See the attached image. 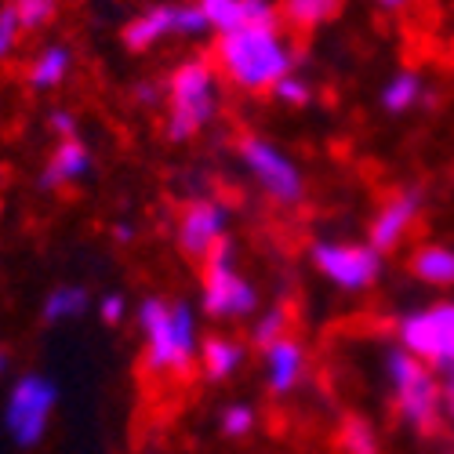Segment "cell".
<instances>
[{
	"instance_id": "1",
	"label": "cell",
	"mask_w": 454,
	"mask_h": 454,
	"mask_svg": "<svg viewBox=\"0 0 454 454\" xmlns=\"http://www.w3.org/2000/svg\"><path fill=\"white\" fill-rule=\"evenodd\" d=\"M215 66L233 88L273 95L287 73H294L298 55L280 26H244L218 36Z\"/></svg>"
},
{
	"instance_id": "2",
	"label": "cell",
	"mask_w": 454,
	"mask_h": 454,
	"mask_svg": "<svg viewBox=\"0 0 454 454\" xmlns=\"http://www.w3.org/2000/svg\"><path fill=\"white\" fill-rule=\"evenodd\" d=\"M382 371H386V386L393 396L396 422L403 429H411L419 440H433L450 426L440 371H433L426 360L407 353L403 346L386 349Z\"/></svg>"
},
{
	"instance_id": "3",
	"label": "cell",
	"mask_w": 454,
	"mask_h": 454,
	"mask_svg": "<svg viewBox=\"0 0 454 454\" xmlns=\"http://www.w3.org/2000/svg\"><path fill=\"white\" fill-rule=\"evenodd\" d=\"M138 331H142V367L149 374H175L185 378L200 360V334L197 313L185 298H157L149 294L138 306Z\"/></svg>"
},
{
	"instance_id": "4",
	"label": "cell",
	"mask_w": 454,
	"mask_h": 454,
	"mask_svg": "<svg viewBox=\"0 0 454 454\" xmlns=\"http://www.w3.org/2000/svg\"><path fill=\"white\" fill-rule=\"evenodd\" d=\"M215 66L207 59H189L168 77V138L189 142L211 117H215Z\"/></svg>"
},
{
	"instance_id": "5",
	"label": "cell",
	"mask_w": 454,
	"mask_h": 454,
	"mask_svg": "<svg viewBox=\"0 0 454 454\" xmlns=\"http://www.w3.org/2000/svg\"><path fill=\"white\" fill-rule=\"evenodd\" d=\"M59 386L41 371H26L4 400V429L19 450H36L48 436L51 414L59 407Z\"/></svg>"
},
{
	"instance_id": "6",
	"label": "cell",
	"mask_w": 454,
	"mask_h": 454,
	"mask_svg": "<svg viewBox=\"0 0 454 454\" xmlns=\"http://www.w3.org/2000/svg\"><path fill=\"white\" fill-rule=\"evenodd\" d=\"M396 346L426 360L433 371H454V298L429 301L396 320Z\"/></svg>"
},
{
	"instance_id": "7",
	"label": "cell",
	"mask_w": 454,
	"mask_h": 454,
	"mask_svg": "<svg viewBox=\"0 0 454 454\" xmlns=\"http://www.w3.org/2000/svg\"><path fill=\"white\" fill-rule=\"evenodd\" d=\"M258 309V291L237 273V244L222 237L204 262V313L215 320H244Z\"/></svg>"
},
{
	"instance_id": "8",
	"label": "cell",
	"mask_w": 454,
	"mask_h": 454,
	"mask_svg": "<svg viewBox=\"0 0 454 454\" xmlns=\"http://www.w3.org/2000/svg\"><path fill=\"white\" fill-rule=\"evenodd\" d=\"M313 270L342 294H364L382 277V251L353 240H320L309 251Z\"/></svg>"
},
{
	"instance_id": "9",
	"label": "cell",
	"mask_w": 454,
	"mask_h": 454,
	"mask_svg": "<svg viewBox=\"0 0 454 454\" xmlns=\"http://www.w3.org/2000/svg\"><path fill=\"white\" fill-rule=\"evenodd\" d=\"M240 160H244L251 178L262 185V193H266L273 204L294 207L301 197H306V182H301L298 164L287 153H280L270 138L244 135L240 138Z\"/></svg>"
},
{
	"instance_id": "10",
	"label": "cell",
	"mask_w": 454,
	"mask_h": 454,
	"mask_svg": "<svg viewBox=\"0 0 454 454\" xmlns=\"http://www.w3.org/2000/svg\"><path fill=\"white\" fill-rule=\"evenodd\" d=\"M225 225H230V211L218 200H189L178 215V247L185 258L193 262H207V254L215 251V244L225 237Z\"/></svg>"
},
{
	"instance_id": "11",
	"label": "cell",
	"mask_w": 454,
	"mask_h": 454,
	"mask_svg": "<svg viewBox=\"0 0 454 454\" xmlns=\"http://www.w3.org/2000/svg\"><path fill=\"white\" fill-rule=\"evenodd\" d=\"M422 193L419 189H400V193H393L382 207L374 211L371 218V230H367V244L378 247V251H393L407 240V233L419 225V215H422Z\"/></svg>"
},
{
	"instance_id": "12",
	"label": "cell",
	"mask_w": 454,
	"mask_h": 454,
	"mask_svg": "<svg viewBox=\"0 0 454 454\" xmlns=\"http://www.w3.org/2000/svg\"><path fill=\"white\" fill-rule=\"evenodd\" d=\"M262 364H266L270 396H291L301 386V378H306V346L294 334H287L280 342L262 349Z\"/></svg>"
},
{
	"instance_id": "13",
	"label": "cell",
	"mask_w": 454,
	"mask_h": 454,
	"mask_svg": "<svg viewBox=\"0 0 454 454\" xmlns=\"http://www.w3.org/2000/svg\"><path fill=\"white\" fill-rule=\"evenodd\" d=\"M91 171V153L81 138H59L55 153L48 157L44 171H41V189H62L69 182H77Z\"/></svg>"
},
{
	"instance_id": "14",
	"label": "cell",
	"mask_w": 454,
	"mask_h": 454,
	"mask_svg": "<svg viewBox=\"0 0 454 454\" xmlns=\"http://www.w3.org/2000/svg\"><path fill=\"white\" fill-rule=\"evenodd\" d=\"M171 33H175V8L171 4H157V8H145L142 15H135L124 26V44L131 51H149Z\"/></svg>"
},
{
	"instance_id": "15",
	"label": "cell",
	"mask_w": 454,
	"mask_h": 454,
	"mask_svg": "<svg viewBox=\"0 0 454 454\" xmlns=\"http://www.w3.org/2000/svg\"><path fill=\"white\" fill-rule=\"evenodd\" d=\"M411 273H414V280H422L426 287H436V291L454 287V247L422 244L411 254Z\"/></svg>"
},
{
	"instance_id": "16",
	"label": "cell",
	"mask_w": 454,
	"mask_h": 454,
	"mask_svg": "<svg viewBox=\"0 0 454 454\" xmlns=\"http://www.w3.org/2000/svg\"><path fill=\"white\" fill-rule=\"evenodd\" d=\"M247 349L237 342V338H222V334H211L200 342V367L211 382H225V378H233L244 364Z\"/></svg>"
},
{
	"instance_id": "17",
	"label": "cell",
	"mask_w": 454,
	"mask_h": 454,
	"mask_svg": "<svg viewBox=\"0 0 454 454\" xmlns=\"http://www.w3.org/2000/svg\"><path fill=\"white\" fill-rule=\"evenodd\" d=\"M338 12H342V0H280L284 26H291V33H301V36L327 26Z\"/></svg>"
},
{
	"instance_id": "18",
	"label": "cell",
	"mask_w": 454,
	"mask_h": 454,
	"mask_svg": "<svg viewBox=\"0 0 454 454\" xmlns=\"http://www.w3.org/2000/svg\"><path fill=\"white\" fill-rule=\"evenodd\" d=\"M426 98V81L419 69H400L393 73V77L386 81L382 88V109L393 113V117H400V113H411L414 106H422Z\"/></svg>"
},
{
	"instance_id": "19",
	"label": "cell",
	"mask_w": 454,
	"mask_h": 454,
	"mask_svg": "<svg viewBox=\"0 0 454 454\" xmlns=\"http://www.w3.org/2000/svg\"><path fill=\"white\" fill-rule=\"evenodd\" d=\"M69 66H73V51L62 48V44H51V48H44L41 55L33 59V66L26 73V84L33 91H51L69 77Z\"/></svg>"
},
{
	"instance_id": "20",
	"label": "cell",
	"mask_w": 454,
	"mask_h": 454,
	"mask_svg": "<svg viewBox=\"0 0 454 454\" xmlns=\"http://www.w3.org/2000/svg\"><path fill=\"white\" fill-rule=\"evenodd\" d=\"M91 306V294L88 287H77V284H62L55 291H48L44 306H41V320L44 324H66V320H77L84 317Z\"/></svg>"
},
{
	"instance_id": "21",
	"label": "cell",
	"mask_w": 454,
	"mask_h": 454,
	"mask_svg": "<svg viewBox=\"0 0 454 454\" xmlns=\"http://www.w3.org/2000/svg\"><path fill=\"white\" fill-rule=\"evenodd\" d=\"M338 454H382V436H378L374 422L364 419V414H346L338 422Z\"/></svg>"
},
{
	"instance_id": "22",
	"label": "cell",
	"mask_w": 454,
	"mask_h": 454,
	"mask_svg": "<svg viewBox=\"0 0 454 454\" xmlns=\"http://www.w3.org/2000/svg\"><path fill=\"white\" fill-rule=\"evenodd\" d=\"M287 334H291V309L284 306V301H277V306L262 313V320L251 327V346L262 353L266 346L280 342V338H287Z\"/></svg>"
},
{
	"instance_id": "23",
	"label": "cell",
	"mask_w": 454,
	"mask_h": 454,
	"mask_svg": "<svg viewBox=\"0 0 454 454\" xmlns=\"http://www.w3.org/2000/svg\"><path fill=\"white\" fill-rule=\"evenodd\" d=\"M254 426H258V414H254V407L244 403V400L225 403L222 414H218V433H222L225 440H247V436L254 433Z\"/></svg>"
},
{
	"instance_id": "24",
	"label": "cell",
	"mask_w": 454,
	"mask_h": 454,
	"mask_svg": "<svg viewBox=\"0 0 454 454\" xmlns=\"http://www.w3.org/2000/svg\"><path fill=\"white\" fill-rule=\"evenodd\" d=\"M211 22V33H233L244 26V0H197Z\"/></svg>"
},
{
	"instance_id": "25",
	"label": "cell",
	"mask_w": 454,
	"mask_h": 454,
	"mask_svg": "<svg viewBox=\"0 0 454 454\" xmlns=\"http://www.w3.org/2000/svg\"><path fill=\"white\" fill-rule=\"evenodd\" d=\"M12 4H15L19 22H22L26 33L44 29L55 19V12H59V0H12Z\"/></svg>"
},
{
	"instance_id": "26",
	"label": "cell",
	"mask_w": 454,
	"mask_h": 454,
	"mask_svg": "<svg viewBox=\"0 0 454 454\" xmlns=\"http://www.w3.org/2000/svg\"><path fill=\"white\" fill-rule=\"evenodd\" d=\"M175 33L178 36H204V33H211V22L200 12L197 0H193V4H175Z\"/></svg>"
},
{
	"instance_id": "27",
	"label": "cell",
	"mask_w": 454,
	"mask_h": 454,
	"mask_svg": "<svg viewBox=\"0 0 454 454\" xmlns=\"http://www.w3.org/2000/svg\"><path fill=\"white\" fill-rule=\"evenodd\" d=\"M22 33H26V29H22V22H19L15 4H4V8H0V62H4V59L15 51V44H19Z\"/></svg>"
},
{
	"instance_id": "28",
	"label": "cell",
	"mask_w": 454,
	"mask_h": 454,
	"mask_svg": "<svg viewBox=\"0 0 454 454\" xmlns=\"http://www.w3.org/2000/svg\"><path fill=\"white\" fill-rule=\"evenodd\" d=\"M273 95L284 102V106H306L313 98V88L306 77H298V73H287V77L273 88Z\"/></svg>"
},
{
	"instance_id": "29",
	"label": "cell",
	"mask_w": 454,
	"mask_h": 454,
	"mask_svg": "<svg viewBox=\"0 0 454 454\" xmlns=\"http://www.w3.org/2000/svg\"><path fill=\"white\" fill-rule=\"evenodd\" d=\"M124 313H128V306H124L121 294H106V298L98 301V320H102L106 327H117V324L124 320Z\"/></svg>"
},
{
	"instance_id": "30",
	"label": "cell",
	"mask_w": 454,
	"mask_h": 454,
	"mask_svg": "<svg viewBox=\"0 0 454 454\" xmlns=\"http://www.w3.org/2000/svg\"><path fill=\"white\" fill-rule=\"evenodd\" d=\"M51 131L59 138H77V121H73L69 109H51Z\"/></svg>"
},
{
	"instance_id": "31",
	"label": "cell",
	"mask_w": 454,
	"mask_h": 454,
	"mask_svg": "<svg viewBox=\"0 0 454 454\" xmlns=\"http://www.w3.org/2000/svg\"><path fill=\"white\" fill-rule=\"evenodd\" d=\"M138 102H149V106H157V102H160V88H157L153 81L138 84Z\"/></svg>"
},
{
	"instance_id": "32",
	"label": "cell",
	"mask_w": 454,
	"mask_h": 454,
	"mask_svg": "<svg viewBox=\"0 0 454 454\" xmlns=\"http://www.w3.org/2000/svg\"><path fill=\"white\" fill-rule=\"evenodd\" d=\"M447 382H443V393H447V419H450V426H454V371L450 374H443Z\"/></svg>"
},
{
	"instance_id": "33",
	"label": "cell",
	"mask_w": 454,
	"mask_h": 454,
	"mask_svg": "<svg viewBox=\"0 0 454 454\" xmlns=\"http://www.w3.org/2000/svg\"><path fill=\"white\" fill-rule=\"evenodd\" d=\"M378 8H382L386 15H396V12H407L411 0H378Z\"/></svg>"
},
{
	"instance_id": "34",
	"label": "cell",
	"mask_w": 454,
	"mask_h": 454,
	"mask_svg": "<svg viewBox=\"0 0 454 454\" xmlns=\"http://www.w3.org/2000/svg\"><path fill=\"white\" fill-rule=\"evenodd\" d=\"M135 237V230H131V222H121V225H113V240H121V244H128Z\"/></svg>"
},
{
	"instance_id": "35",
	"label": "cell",
	"mask_w": 454,
	"mask_h": 454,
	"mask_svg": "<svg viewBox=\"0 0 454 454\" xmlns=\"http://www.w3.org/2000/svg\"><path fill=\"white\" fill-rule=\"evenodd\" d=\"M12 367V353H8V346L4 342H0V374H4Z\"/></svg>"
},
{
	"instance_id": "36",
	"label": "cell",
	"mask_w": 454,
	"mask_h": 454,
	"mask_svg": "<svg viewBox=\"0 0 454 454\" xmlns=\"http://www.w3.org/2000/svg\"><path fill=\"white\" fill-rule=\"evenodd\" d=\"M0 182H4V168H0Z\"/></svg>"
}]
</instances>
